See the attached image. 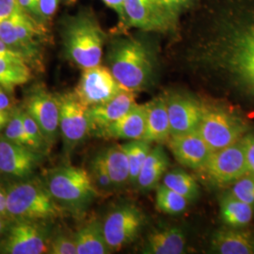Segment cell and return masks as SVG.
<instances>
[{
  "instance_id": "1",
  "label": "cell",
  "mask_w": 254,
  "mask_h": 254,
  "mask_svg": "<svg viewBox=\"0 0 254 254\" xmlns=\"http://www.w3.org/2000/svg\"><path fill=\"white\" fill-rule=\"evenodd\" d=\"M198 60L254 93V2L218 14Z\"/></svg>"
},
{
  "instance_id": "2",
  "label": "cell",
  "mask_w": 254,
  "mask_h": 254,
  "mask_svg": "<svg viewBox=\"0 0 254 254\" xmlns=\"http://www.w3.org/2000/svg\"><path fill=\"white\" fill-rule=\"evenodd\" d=\"M108 63L113 76L128 91H141L154 78V53L140 39L127 37L115 40L109 46Z\"/></svg>"
},
{
  "instance_id": "3",
  "label": "cell",
  "mask_w": 254,
  "mask_h": 254,
  "mask_svg": "<svg viewBox=\"0 0 254 254\" xmlns=\"http://www.w3.org/2000/svg\"><path fill=\"white\" fill-rule=\"evenodd\" d=\"M62 36L65 54L73 64L82 70L100 65L106 34L91 12L67 17Z\"/></svg>"
},
{
  "instance_id": "4",
  "label": "cell",
  "mask_w": 254,
  "mask_h": 254,
  "mask_svg": "<svg viewBox=\"0 0 254 254\" xmlns=\"http://www.w3.org/2000/svg\"><path fill=\"white\" fill-rule=\"evenodd\" d=\"M44 184L64 212L81 214L98 196L90 173L74 166L65 165L50 170Z\"/></svg>"
},
{
  "instance_id": "5",
  "label": "cell",
  "mask_w": 254,
  "mask_h": 254,
  "mask_svg": "<svg viewBox=\"0 0 254 254\" xmlns=\"http://www.w3.org/2000/svg\"><path fill=\"white\" fill-rule=\"evenodd\" d=\"M7 215L12 220L47 221L59 218L64 211L46 190L44 182L20 180L6 190Z\"/></svg>"
},
{
  "instance_id": "6",
  "label": "cell",
  "mask_w": 254,
  "mask_h": 254,
  "mask_svg": "<svg viewBox=\"0 0 254 254\" xmlns=\"http://www.w3.org/2000/svg\"><path fill=\"white\" fill-rule=\"evenodd\" d=\"M197 130L209 148L216 151L239 141L245 136L246 126L224 109L204 108Z\"/></svg>"
},
{
  "instance_id": "7",
  "label": "cell",
  "mask_w": 254,
  "mask_h": 254,
  "mask_svg": "<svg viewBox=\"0 0 254 254\" xmlns=\"http://www.w3.org/2000/svg\"><path fill=\"white\" fill-rule=\"evenodd\" d=\"M0 241V254H47L49 231L43 221L13 220Z\"/></svg>"
},
{
  "instance_id": "8",
  "label": "cell",
  "mask_w": 254,
  "mask_h": 254,
  "mask_svg": "<svg viewBox=\"0 0 254 254\" xmlns=\"http://www.w3.org/2000/svg\"><path fill=\"white\" fill-rule=\"evenodd\" d=\"M60 134L66 154L72 152L91 133L88 107L82 104L74 92L59 95Z\"/></svg>"
},
{
  "instance_id": "9",
  "label": "cell",
  "mask_w": 254,
  "mask_h": 254,
  "mask_svg": "<svg viewBox=\"0 0 254 254\" xmlns=\"http://www.w3.org/2000/svg\"><path fill=\"white\" fill-rule=\"evenodd\" d=\"M143 222V213L133 204L121 205L112 210L102 223L111 253L131 244L140 233Z\"/></svg>"
},
{
  "instance_id": "10",
  "label": "cell",
  "mask_w": 254,
  "mask_h": 254,
  "mask_svg": "<svg viewBox=\"0 0 254 254\" xmlns=\"http://www.w3.org/2000/svg\"><path fill=\"white\" fill-rule=\"evenodd\" d=\"M241 139L232 145L213 151L207 161L200 168V172L212 184L231 185L248 173Z\"/></svg>"
},
{
  "instance_id": "11",
  "label": "cell",
  "mask_w": 254,
  "mask_h": 254,
  "mask_svg": "<svg viewBox=\"0 0 254 254\" xmlns=\"http://www.w3.org/2000/svg\"><path fill=\"white\" fill-rule=\"evenodd\" d=\"M40 127L49 146L60 133V98L46 91L44 87H35L29 91L22 108Z\"/></svg>"
},
{
  "instance_id": "12",
  "label": "cell",
  "mask_w": 254,
  "mask_h": 254,
  "mask_svg": "<svg viewBox=\"0 0 254 254\" xmlns=\"http://www.w3.org/2000/svg\"><path fill=\"white\" fill-rule=\"evenodd\" d=\"M124 89L108 67L98 65L83 70L74 93L82 104L91 108L108 102Z\"/></svg>"
},
{
  "instance_id": "13",
  "label": "cell",
  "mask_w": 254,
  "mask_h": 254,
  "mask_svg": "<svg viewBox=\"0 0 254 254\" xmlns=\"http://www.w3.org/2000/svg\"><path fill=\"white\" fill-rule=\"evenodd\" d=\"M126 28L167 33L173 31L177 21L170 17L155 0H125Z\"/></svg>"
},
{
  "instance_id": "14",
  "label": "cell",
  "mask_w": 254,
  "mask_h": 254,
  "mask_svg": "<svg viewBox=\"0 0 254 254\" xmlns=\"http://www.w3.org/2000/svg\"><path fill=\"white\" fill-rule=\"evenodd\" d=\"M44 154L27 146L19 145L0 136V173L25 180L36 171Z\"/></svg>"
},
{
  "instance_id": "15",
  "label": "cell",
  "mask_w": 254,
  "mask_h": 254,
  "mask_svg": "<svg viewBox=\"0 0 254 254\" xmlns=\"http://www.w3.org/2000/svg\"><path fill=\"white\" fill-rule=\"evenodd\" d=\"M166 98L170 120L171 136L198 129L204 106L190 95L174 92Z\"/></svg>"
},
{
  "instance_id": "16",
  "label": "cell",
  "mask_w": 254,
  "mask_h": 254,
  "mask_svg": "<svg viewBox=\"0 0 254 254\" xmlns=\"http://www.w3.org/2000/svg\"><path fill=\"white\" fill-rule=\"evenodd\" d=\"M169 148L179 163L193 170H200L213 152L198 130L170 136Z\"/></svg>"
},
{
  "instance_id": "17",
  "label": "cell",
  "mask_w": 254,
  "mask_h": 254,
  "mask_svg": "<svg viewBox=\"0 0 254 254\" xmlns=\"http://www.w3.org/2000/svg\"><path fill=\"white\" fill-rule=\"evenodd\" d=\"M145 126V105L136 104L123 117L93 135L105 139L137 140L143 138Z\"/></svg>"
},
{
  "instance_id": "18",
  "label": "cell",
  "mask_w": 254,
  "mask_h": 254,
  "mask_svg": "<svg viewBox=\"0 0 254 254\" xmlns=\"http://www.w3.org/2000/svg\"><path fill=\"white\" fill-rule=\"evenodd\" d=\"M136 104L135 91L124 89L108 102L88 108L91 133H96L123 117Z\"/></svg>"
},
{
  "instance_id": "19",
  "label": "cell",
  "mask_w": 254,
  "mask_h": 254,
  "mask_svg": "<svg viewBox=\"0 0 254 254\" xmlns=\"http://www.w3.org/2000/svg\"><path fill=\"white\" fill-rule=\"evenodd\" d=\"M145 133L142 139L150 144L168 141L171 136V127L166 98L156 97L145 104Z\"/></svg>"
},
{
  "instance_id": "20",
  "label": "cell",
  "mask_w": 254,
  "mask_h": 254,
  "mask_svg": "<svg viewBox=\"0 0 254 254\" xmlns=\"http://www.w3.org/2000/svg\"><path fill=\"white\" fill-rule=\"evenodd\" d=\"M211 252L219 254H254V238L242 228L217 231L211 239Z\"/></svg>"
},
{
  "instance_id": "21",
  "label": "cell",
  "mask_w": 254,
  "mask_h": 254,
  "mask_svg": "<svg viewBox=\"0 0 254 254\" xmlns=\"http://www.w3.org/2000/svg\"><path fill=\"white\" fill-rule=\"evenodd\" d=\"M187 236L177 226L159 228L152 232L142 249L145 254H181L185 253Z\"/></svg>"
},
{
  "instance_id": "22",
  "label": "cell",
  "mask_w": 254,
  "mask_h": 254,
  "mask_svg": "<svg viewBox=\"0 0 254 254\" xmlns=\"http://www.w3.org/2000/svg\"><path fill=\"white\" fill-rule=\"evenodd\" d=\"M170 166L169 157L163 147L155 146L151 149L136 179L137 188L143 192L158 187V183L167 173Z\"/></svg>"
},
{
  "instance_id": "23",
  "label": "cell",
  "mask_w": 254,
  "mask_h": 254,
  "mask_svg": "<svg viewBox=\"0 0 254 254\" xmlns=\"http://www.w3.org/2000/svg\"><path fill=\"white\" fill-rule=\"evenodd\" d=\"M219 213L222 222L227 227L243 228L253 220L254 207L227 192L220 199Z\"/></svg>"
},
{
  "instance_id": "24",
  "label": "cell",
  "mask_w": 254,
  "mask_h": 254,
  "mask_svg": "<svg viewBox=\"0 0 254 254\" xmlns=\"http://www.w3.org/2000/svg\"><path fill=\"white\" fill-rule=\"evenodd\" d=\"M77 254H108L111 253L105 239L102 223L91 220L74 235Z\"/></svg>"
},
{
  "instance_id": "25",
  "label": "cell",
  "mask_w": 254,
  "mask_h": 254,
  "mask_svg": "<svg viewBox=\"0 0 254 254\" xmlns=\"http://www.w3.org/2000/svg\"><path fill=\"white\" fill-rule=\"evenodd\" d=\"M109 172L114 189H122L130 183V169L122 145L111 146L99 152Z\"/></svg>"
},
{
  "instance_id": "26",
  "label": "cell",
  "mask_w": 254,
  "mask_h": 254,
  "mask_svg": "<svg viewBox=\"0 0 254 254\" xmlns=\"http://www.w3.org/2000/svg\"><path fill=\"white\" fill-rule=\"evenodd\" d=\"M31 71L25 60L19 58H0V85L11 91L30 80Z\"/></svg>"
},
{
  "instance_id": "27",
  "label": "cell",
  "mask_w": 254,
  "mask_h": 254,
  "mask_svg": "<svg viewBox=\"0 0 254 254\" xmlns=\"http://www.w3.org/2000/svg\"><path fill=\"white\" fill-rule=\"evenodd\" d=\"M162 184L184 196L190 202L196 200L199 196L200 190L197 182L183 170H173L166 173L164 175Z\"/></svg>"
},
{
  "instance_id": "28",
  "label": "cell",
  "mask_w": 254,
  "mask_h": 254,
  "mask_svg": "<svg viewBox=\"0 0 254 254\" xmlns=\"http://www.w3.org/2000/svg\"><path fill=\"white\" fill-rule=\"evenodd\" d=\"M122 147L127 154L129 163L130 184L135 185L139 172L152 147L149 142L143 139L129 140L127 143L122 144Z\"/></svg>"
},
{
  "instance_id": "29",
  "label": "cell",
  "mask_w": 254,
  "mask_h": 254,
  "mask_svg": "<svg viewBox=\"0 0 254 254\" xmlns=\"http://www.w3.org/2000/svg\"><path fill=\"white\" fill-rule=\"evenodd\" d=\"M189 200L177 192L161 184L156 188L155 205L157 210L167 215H179L185 212Z\"/></svg>"
},
{
  "instance_id": "30",
  "label": "cell",
  "mask_w": 254,
  "mask_h": 254,
  "mask_svg": "<svg viewBox=\"0 0 254 254\" xmlns=\"http://www.w3.org/2000/svg\"><path fill=\"white\" fill-rule=\"evenodd\" d=\"M3 136L9 139V141L14 142L19 145L29 147V142L23 123L22 109H14L11 110L9 123L3 130Z\"/></svg>"
},
{
  "instance_id": "31",
  "label": "cell",
  "mask_w": 254,
  "mask_h": 254,
  "mask_svg": "<svg viewBox=\"0 0 254 254\" xmlns=\"http://www.w3.org/2000/svg\"><path fill=\"white\" fill-rule=\"evenodd\" d=\"M22 117H23V123L26 130L27 139L29 142V147L36 152L43 154H45L50 146L48 144L43 131L37 125L36 122L23 109H22Z\"/></svg>"
},
{
  "instance_id": "32",
  "label": "cell",
  "mask_w": 254,
  "mask_h": 254,
  "mask_svg": "<svg viewBox=\"0 0 254 254\" xmlns=\"http://www.w3.org/2000/svg\"><path fill=\"white\" fill-rule=\"evenodd\" d=\"M89 173L98 192L100 191L103 193H109L115 190L100 153H98L92 158L91 172Z\"/></svg>"
},
{
  "instance_id": "33",
  "label": "cell",
  "mask_w": 254,
  "mask_h": 254,
  "mask_svg": "<svg viewBox=\"0 0 254 254\" xmlns=\"http://www.w3.org/2000/svg\"><path fill=\"white\" fill-rule=\"evenodd\" d=\"M228 192L236 199L254 207V177L253 175L246 173L245 175L231 184Z\"/></svg>"
},
{
  "instance_id": "34",
  "label": "cell",
  "mask_w": 254,
  "mask_h": 254,
  "mask_svg": "<svg viewBox=\"0 0 254 254\" xmlns=\"http://www.w3.org/2000/svg\"><path fill=\"white\" fill-rule=\"evenodd\" d=\"M47 254H77L74 236H69L65 233H59L53 237H50Z\"/></svg>"
},
{
  "instance_id": "35",
  "label": "cell",
  "mask_w": 254,
  "mask_h": 254,
  "mask_svg": "<svg viewBox=\"0 0 254 254\" xmlns=\"http://www.w3.org/2000/svg\"><path fill=\"white\" fill-rule=\"evenodd\" d=\"M194 0H155L156 4L173 20L177 21L178 16L185 9L190 7Z\"/></svg>"
},
{
  "instance_id": "36",
  "label": "cell",
  "mask_w": 254,
  "mask_h": 254,
  "mask_svg": "<svg viewBox=\"0 0 254 254\" xmlns=\"http://www.w3.org/2000/svg\"><path fill=\"white\" fill-rule=\"evenodd\" d=\"M60 0H38L37 19L45 23L52 18L58 9Z\"/></svg>"
},
{
  "instance_id": "37",
  "label": "cell",
  "mask_w": 254,
  "mask_h": 254,
  "mask_svg": "<svg viewBox=\"0 0 254 254\" xmlns=\"http://www.w3.org/2000/svg\"><path fill=\"white\" fill-rule=\"evenodd\" d=\"M241 140L245 153L247 172L254 177V133L245 135Z\"/></svg>"
},
{
  "instance_id": "38",
  "label": "cell",
  "mask_w": 254,
  "mask_h": 254,
  "mask_svg": "<svg viewBox=\"0 0 254 254\" xmlns=\"http://www.w3.org/2000/svg\"><path fill=\"white\" fill-rule=\"evenodd\" d=\"M19 8L17 0H0V22L10 18Z\"/></svg>"
},
{
  "instance_id": "39",
  "label": "cell",
  "mask_w": 254,
  "mask_h": 254,
  "mask_svg": "<svg viewBox=\"0 0 254 254\" xmlns=\"http://www.w3.org/2000/svg\"><path fill=\"white\" fill-rule=\"evenodd\" d=\"M109 8L113 9L120 19L121 26L126 28V13H125V0H102Z\"/></svg>"
},
{
  "instance_id": "40",
  "label": "cell",
  "mask_w": 254,
  "mask_h": 254,
  "mask_svg": "<svg viewBox=\"0 0 254 254\" xmlns=\"http://www.w3.org/2000/svg\"><path fill=\"white\" fill-rule=\"evenodd\" d=\"M19 7L37 20L38 0H17Z\"/></svg>"
},
{
  "instance_id": "41",
  "label": "cell",
  "mask_w": 254,
  "mask_h": 254,
  "mask_svg": "<svg viewBox=\"0 0 254 254\" xmlns=\"http://www.w3.org/2000/svg\"><path fill=\"white\" fill-rule=\"evenodd\" d=\"M11 106V100L7 93V90L0 85V109L10 111L13 109Z\"/></svg>"
},
{
  "instance_id": "42",
  "label": "cell",
  "mask_w": 254,
  "mask_h": 254,
  "mask_svg": "<svg viewBox=\"0 0 254 254\" xmlns=\"http://www.w3.org/2000/svg\"><path fill=\"white\" fill-rule=\"evenodd\" d=\"M0 58H19V59L25 60L21 55H19L15 51H13L6 44H4L1 40H0Z\"/></svg>"
},
{
  "instance_id": "43",
  "label": "cell",
  "mask_w": 254,
  "mask_h": 254,
  "mask_svg": "<svg viewBox=\"0 0 254 254\" xmlns=\"http://www.w3.org/2000/svg\"><path fill=\"white\" fill-rule=\"evenodd\" d=\"M6 205H7V194H6V191L0 187V215L8 218Z\"/></svg>"
},
{
  "instance_id": "44",
  "label": "cell",
  "mask_w": 254,
  "mask_h": 254,
  "mask_svg": "<svg viewBox=\"0 0 254 254\" xmlns=\"http://www.w3.org/2000/svg\"><path fill=\"white\" fill-rule=\"evenodd\" d=\"M11 110H1L0 109V133L5 129L6 126L9 123V118H10Z\"/></svg>"
},
{
  "instance_id": "45",
  "label": "cell",
  "mask_w": 254,
  "mask_h": 254,
  "mask_svg": "<svg viewBox=\"0 0 254 254\" xmlns=\"http://www.w3.org/2000/svg\"><path fill=\"white\" fill-rule=\"evenodd\" d=\"M6 218H7V217H4V216L0 215V236L4 235L8 227H9V223L6 222Z\"/></svg>"
},
{
  "instance_id": "46",
  "label": "cell",
  "mask_w": 254,
  "mask_h": 254,
  "mask_svg": "<svg viewBox=\"0 0 254 254\" xmlns=\"http://www.w3.org/2000/svg\"><path fill=\"white\" fill-rule=\"evenodd\" d=\"M68 1H74V0H68Z\"/></svg>"
}]
</instances>
